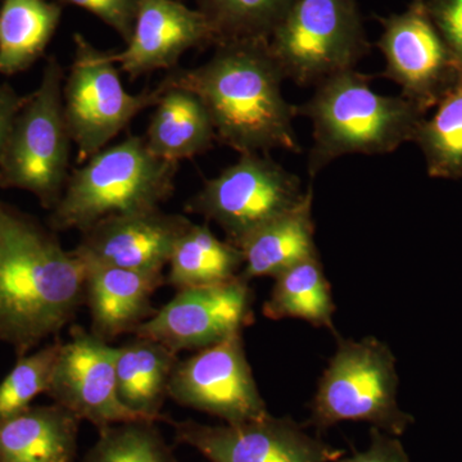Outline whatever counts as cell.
<instances>
[{
    "mask_svg": "<svg viewBox=\"0 0 462 462\" xmlns=\"http://www.w3.org/2000/svg\"><path fill=\"white\" fill-rule=\"evenodd\" d=\"M413 142L424 152L431 176L462 175V72L438 102L433 117L422 121Z\"/></svg>",
    "mask_w": 462,
    "mask_h": 462,
    "instance_id": "d4e9b609",
    "label": "cell"
},
{
    "mask_svg": "<svg viewBox=\"0 0 462 462\" xmlns=\"http://www.w3.org/2000/svg\"><path fill=\"white\" fill-rule=\"evenodd\" d=\"M166 276L176 291L229 282L245 266L242 249L218 239L207 224L185 227L173 247Z\"/></svg>",
    "mask_w": 462,
    "mask_h": 462,
    "instance_id": "603a6c76",
    "label": "cell"
},
{
    "mask_svg": "<svg viewBox=\"0 0 462 462\" xmlns=\"http://www.w3.org/2000/svg\"><path fill=\"white\" fill-rule=\"evenodd\" d=\"M62 342L56 340L32 354L18 357L0 383V420L25 411L39 394L47 393Z\"/></svg>",
    "mask_w": 462,
    "mask_h": 462,
    "instance_id": "83f0119b",
    "label": "cell"
},
{
    "mask_svg": "<svg viewBox=\"0 0 462 462\" xmlns=\"http://www.w3.org/2000/svg\"><path fill=\"white\" fill-rule=\"evenodd\" d=\"M337 462H411L397 437L372 428L370 445L365 451L343 456Z\"/></svg>",
    "mask_w": 462,
    "mask_h": 462,
    "instance_id": "4dcf8cb0",
    "label": "cell"
},
{
    "mask_svg": "<svg viewBox=\"0 0 462 462\" xmlns=\"http://www.w3.org/2000/svg\"><path fill=\"white\" fill-rule=\"evenodd\" d=\"M397 387L396 358L385 343L373 337L360 342L338 338L310 406V424L324 430L342 421H365L402 436L413 418L398 406Z\"/></svg>",
    "mask_w": 462,
    "mask_h": 462,
    "instance_id": "8992f818",
    "label": "cell"
},
{
    "mask_svg": "<svg viewBox=\"0 0 462 462\" xmlns=\"http://www.w3.org/2000/svg\"><path fill=\"white\" fill-rule=\"evenodd\" d=\"M25 96H20L9 84L0 85V152L7 139L12 123L18 109L23 106Z\"/></svg>",
    "mask_w": 462,
    "mask_h": 462,
    "instance_id": "1f68e13d",
    "label": "cell"
},
{
    "mask_svg": "<svg viewBox=\"0 0 462 462\" xmlns=\"http://www.w3.org/2000/svg\"><path fill=\"white\" fill-rule=\"evenodd\" d=\"M189 224L187 216L166 214L161 208L112 215L83 231L72 252L87 264L163 273Z\"/></svg>",
    "mask_w": 462,
    "mask_h": 462,
    "instance_id": "9a60e30c",
    "label": "cell"
},
{
    "mask_svg": "<svg viewBox=\"0 0 462 462\" xmlns=\"http://www.w3.org/2000/svg\"><path fill=\"white\" fill-rule=\"evenodd\" d=\"M75 56L63 84V109L78 163L107 147L142 111L156 105L163 85L129 93L121 80L114 51H100L75 33Z\"/></svg>",
    "mask_w": 462,
    "mask_h": 462,
    "instance_id": "ba28073f",
    "label": "cell"
},
{
    "mask_svg": "<svg viewBox=\"0 0 462 462\" xmlns=\"http://www.w3.org/2000/svg\"><path fill=\"white\" fill-rule=\"evenodd\" d=\"M84 264L85 303L90 311V331L98 338L109 343L124 334H134L156 314L152 297L165 284L163 273Z\"/></svg>",
    "mask_w": 462,
    "mask_h": 462,
    "instance_id": "e0dca14e",
    "label": "cell"
},
{
    "mask_svg": "<svg viewBox=\"0 0 462 462\" xmlns=\"http://www.w3.org/2000/svg\"><path fill=\"white\" fill-rule=\"evenodd\" d=\"M63 7L53 0H3L0 5V75L25 72L53 39Z\"/></svg>",
    "mask_w": 462,
    "mask_h": 462,
    "instance_id": "7402d4cb",
    "label": "cell"
},
{
    "mask_svg": "<svg viewBox=\"0 0 462 462\" xmlns=\"http://www.w3.org/2000/svg\"><path fill=\"white\" fill-rule=\"evenodd\" d=\"M163 91L153 106L144 139L154 156L180 163L206 153L216 141L214 124L193 91L161 81Z\"/></svg>",
    "mask_w": 462,
    "mask_h": 462,
    "instance_id": "d6986e66",
    "label": "cell"
},
{
    "mask_svg": "<svg viewBox=\"0 0 462 462\" xmlns=\"http://www.w3.org/2000/svg\"><path fill=\"white\" fill-rule=\"evenodd\" d=\"M215 47L203 65L170 71L167 83L197 94L214 124L216 139L238 153L276 148L300 152L293 127L297 107L282 96L285 76L269 39H231Z\"/></svg>",
    "mask_w": 462,
    "mask_h": 462,
    "instance_id": "6da1fadb",
    "label": "cell"
},
{
    "mask_svg": "<svg viewBox=\"0 0 462 462\" xmlns=\"http://www.w3.org/2000/svg\"><path fill=\"white\" fill-rule=\"evenodd\" d=\"M306 193L300 179L267 153H245L207 180L187 211L214 221L238 247L254 231L300 205Z\"/></svg>",
    "mask_w": 462,
    "mask_h": 462,
    "instance_id": "9c48e42d",
    "label": "cell"
},
{
    "mask_svg": "<svg viewBox=\"0 0 462 462\" xmlns=\"http://www.w3.org/2000/svg\"><path fill=\"white\" fill-rule=\"evenodd\" d=\"M297 0H199L216 44L231 39H270ZM215 44V45H216Z\"/></svg>",
    "mask_w": 462,
    "mask_h": 462,
    "instance_id": "484cf974",
    "label": "cell"
},
{
    "mask_svg": "<svg viewBox=\"0 0 462 462\" xmlns=\"http://www.w3.org/2000/svg\"><path fill=\"white\" fill-rule=\"evenodd\" d=\"M169 397L181 406L243 424L269 415L245 355L242 333L178 361Z\"/></svg>",
    "mask_w": 462,
    "mask_h": 462,
    "instance_id": "30bf717a",
    "label": "cell"
},
{
    "mask_svg": "<svg viewBox=\"0 0 462 462\" xmlns=\"http://www.w3.org/2000/svg\"><path fill=\"white\" fill-rule=\"evenodd\" d=\"M66 72L54 56L23 98L0 152V188L33 194L42 208L60 202L69 178L71 135L63 109Z\"/></svg>",
    "mask_w": 462,
    "mask_h": 462,
    "instance_id": "5b68a950",
    "label": "cell"
},
{
    "mask_svg": "<svg viewBox=\"0 0 462 462\" xmlns=\"http://www.w3.org/2000/svg\"><path fill=\"white\" fill-rule=\"evenodd\" d=\"M312 188L305 199L251 236L238 245L245 257L240 275L251 281L263 276H276L302 261L319 257L312 220Z\"/></svg>",
    "mask_w": 462,
    "mask_h": 462,
    "instance_id": "ffe728a7",
    "label": "cell"
},
{
    "mask_svg": "<svg viewBox=\"0 0 462 462\" xmlns=\"http://www.w3.org/2000/svg\"><path fill=\"white\" fill-rule=\"evenodd\" d=\"M116 356L117 346L90 330L72 327L69 340L62 342L58 352L48 396L98 430L120 422L147 420L130 411L118 397Z\"/></svg>",
    "mask_w": 462,
    "mask_h": 462,
    "instance_id": "5bb4252c",
    "label": "cell"
},
{
    "mask_svg": "<svg viewBox=\"0 0 462 462\" xmlns=\"http://www.w3.org/2000/svg\"><path fill=\"white\" fill-rule=\"evenodd\" d=\"M427 9L462 72V0H427Z\"/></svg>",
    "mask_w": 462,
    "mask_h": 462,
    "instance_id": "f546056e",
    "label": "cell"
},
{
    "mask_svg": "<svg viewBox=\"0 0 462 462\" xmlns=\"http://www.w3.org/2000/svg\"><path fill=\"white\" fill-rule=\"evenodd\" d=\"M53 231L0 202V342L18 357L57 336L85 303V264Z\"/></svg>",
    "mask_w": 462,
    "mask_h": 462,
    "instance_id": "7a4b0ae2",
    "label": "cell"
},
{
    "mask_svg": "<svg viewBox=\"0 0 462 462\" xmlns=\"http://www.w3.org/2000/svg\"><path fill=\"white\" fill-rule=\"evenodd\" d=\"M78 418L60 404L0 420V462H76Z\"/></svg>",
    "mask_w": 462,
    "mask_h": 462,
    "instance_id": "ac0fdd59",
    "label": "cell"
},
{
    "mask_svg": "<svg viewBox=\"0 0 462 462\" xmlns=\"http://www.w3.org/2000/svg\"><path fill=\"white\" fill-rule=\"evenodd\" d=\"M83 462H176V457L156 421L135 420L99 430Z\"/></svg>",
    "mask_w": 462,
    "mask_h": 462,
    "instance_id": "4316f807",
    "label": "cell"
},
{
    "mask_svg": "<svg viewBox=\"0 0 462 462\" xmlns=\"http://www.w3.org/2000/svg\"><path fill=\"white\" fill-rule=\"evenodd\" d=\"M248 282L239 273L220 284L180 289L133 336L157 340L179 354L200 351L242 333L254 322Z\"/></svg>",
    "mask_w": 462,
    "mask_h": 462,
    "instance_id": "8fae6325",
    "label": "cell"
},
{
    "mask_svg": "<svg viewBox=\"0 0 462 462\" xmlns=\"http://www.w3.org/2000/svg\"><path fill=\"white\" fill-rule=\"evenodd\" d=\"M334 311L330 282L319 257L302 261L276 276L272 296L263 307V315L272 320L302 319L331 331H336Z\"/></svg>",
    "mask_w": 462,
    "mask_h": 462,
    "instance_id": "cb8c5ba5",
    "label": "cell"
},
{
    "mask_svg": "<svg viewBox=\"0 0 462 462\" xmlns=\"http://www.w3.org/2000/svg\"><path fill=\"white\" fill-rule=\"evenodd\" d=\"M216 44L214 30L199 9L180 0H139L133 35L115 51L121 72L132 80L158 69L172 71L188 51Z\"/></svg>",
    "mask_w": 462,
    "mask_h": 462,
    "instance_id": "2e32d148",
    "label": "cell"
},
{
    "mask_svg": "<svg viewBox=\"0 0 462 462\" xmlns=\"http://www.w3.org/2000/svg\"><path fill=\"white\" fill-rule=\"evenodd\" d=\"M269 44L285 80L300 87L355 69L372 50L357 0H297Z\"/></svg>",
    "mask_w": 462,
    "mask_h": 462,
    "instance_id": "52a82bcc",
    "label": "cell"
},
{
    "mask_svg": "<svg viewBox=\"0 0 462 462\" xmlns=\"http://www.w3.org/2000/svg\"><path fill=\"white\" fill-rule=\"evenodd\" d=\"M372 76L356 69L316 85L314 96L297 107L314 127L307 170L314 178L346 154H385L415 141L422 109L401 97L382 96Z\"/></svg>",
    "mask_w": 462,
    "mask_h": 462,
    "instance_id": "3957f363",
    "label": "cell"
},
{
    "mask_svg": "<svg viewBox=\"0 0 462 462\" xmlns=\"http://www.w3.org/2000/svg\"><path fill=\"white\" fill-rule=\"evenodd\" d=\"M53 2L62 7L74 5V7L85 9L115 30L123 38L125 44H127L132 38L139 0H53Z\"/></svg>",
    "mask_w": 462,
    "mask_h": 462,
    "instance_id": "f1b7e54d",
    "label": "cell"
},
{
    "mask_svg": "<svg viewBox=\"0 0 462 462\" xmlns=\"http://www.w3.org/2000/svg\"><path fill=\"white\" fill-rule=\"evenodd\" d=\"M178 361V354L153 339L134 337L117 346L116 379L121 402L143 419L166 421L162 407Z\"/></svg>",
    "mask_w": 462,
    "mask_h": 462,
    "instance_id": "44dd1931",
    "label": "cell"
},
{
    "mask_svg": "<svg viewBox=\"0 0 462 462\" xmlns=\"http://www.w3.org/2000/svg\"><path fill=\"white\" fill-rule=\"evenodd\" d=\"M176 442L211 462H337L345 451L307 433L289 416L266 415L243 424L169 420Z\"/></svg>",
    "mask_w": 462,
    "mask_h": 462,
    "instance_id": "7c38bea8",
    "label": "cell"
},
{
    "mask_svg": "<svg viewBox=\"0 0 462 462\" xmlns=\"http://www.w3.org/2000/svg\"><path fill=\"white\" fill-rule=\"evenodd\" d=\"M178 170V162L154 156L144 136H127L69 173L51 229L83 233L108 216L160 208L175 190Z\"/></svg>",
    "mask_w": 462,
    "mask_h": 462,
    "instance_id": "277c9868",
    "label": "cell"
},
{
    "mask_svg": "<svg viewBox=\"0 0 462 462\" xmlns=\"http://www.w3.org/2000/svg\"><path fill=\"white\" fill-rule=\"evenodd\" d=\"M378 20L383 32L376 45L385 60L382 76L421 109L439 102L461 71L431 21L427 0H412L402 14Z\"/></svg>",
    "mask_w": 462,
    "mask_h": 462,
    "instance_id": "4fadbf2b",
    "label": "cell"
}]
</instances>
